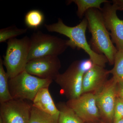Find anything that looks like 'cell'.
Here are the masks:
<instances>
[{"label":"cell","instance_id":"10","mask_svg":"<svg viewBox=\"0 0 123 123\" xmlns=\"http://www.w3.org/2000/svg\"><path fill=\"white\" fill-rule=\"evenodd\" d=\"M117 82L113 78L108 80L102 89L95 94L96 103L101 117L113 122L114 111L117 95Z\"/></svg>","mask_w":123,"mask_h":123},{"label":"cell","instance_id":"17","mask_svg":"<svg viewBox=\"0 0 123 123\" xmlns=\"http://www.w3.org/2000/svg\"><path fill=\"white\" fill-rule=\"evenodd\" d=\"M44 20V14L38 10H30L25 15V24L28 28L31 29H37L42 25Z\"/></svg>","mask_w":123,"mask_h":123},{"label":"cell","instance_id":"1","mask_svg":"<svg viewBox=\"0 0 123 123\" xmlns=\"http://www.w3.org/2000/svg\"><path fill=\"white\" fill-rule=\"evenodd\" d=\"M88 25V21L85 18L74 26L66 25L60 18L55 23L44 25L49 32L59 33L68 37L67 44L68 47L73 49H82L89 55L94 64L105 68L106 63L108 62L106 57L95 52L87 42L86 32Z\"/></svg>","mask_w":123,"mask_h":123},{"label":"cell","instance_id":"26","mask_svg":"<svg viewBox=\"0 0 123 123\" xmlns=\"http://www.w3.org/2000/svg\"><path fill=\"white\" fill-rule=\"evenodd\" d=\"M0 123H2V121H1V120H0Z\"/></svg>","mask_w":123,"mask_h":123},{"label":"cell","instance_id":"2","mask_svg":"<svg viewBox=\"0 0 123 123\" xmlns=\"http://www.w3.org/2000/svg\"><path fill=\"white\" fill-rule=\"evenodd\" d=\"M85 16L88 21V29L92 35L91 47L95 52L105 55L110 64L113 65L118 50L106 28L101 11L97 9H90L86 12Z\"/></svg>","mask_w":123,"mask_h":123},{"label":"cell","instance_id":"4","mask_svg":"<svg viewBox=\"0 0 123 123\" xmlns=\"http://www.w3.org/2000/svg\"><path fill=\"white\" fill-rule=\"evenodd\" d=\"M53 81L52 79H42L33 76L24 70L9 79V90L13 99L33 101L40 89L49 88Z\"/></svg>","mask_w":123,"mask_h":123},{"label":"cell","instance_id":"21","mask_svg":"<svg viewBox=\"0 0 123 123\" xmlns=\"http://www.w3.org/2000/svg\"><path fill=\"white\" fill-rule=\"evenodd\" d=\"M122 119H123V101L117 97L114 111L113 123H116Z\"/></svg>","mask_w":123,"mask_h":123},{"label":"cell","instance_id":"6","mask_svg":"<svg viewBox=\"0 0 123 123\" xmlns=\"http://www.w3.org/2000/svg\"><path fill=\"white\" fill-rule=\"evenodd\" d=\"M85 72L80 61L73 62L64 72L60 74L54 81L61 88V93L68 100L75 99L82 94V81Z\"/></svg>","mask_w":123,"mask_h":123},{"label":"cell","instance_id":"19","mask_svg":"<svg viewBox=\"0 0 123 123\" xmlns=\"http://www.w3.org/2000/svg\"><path fill=\"white\" fill-rule=\"evenodd\" d=\"M113 68L109 70L117 83L123 82V50L118 51L115 55Z\"/></svg>","mask_w":123,"mask_h":123},{"label":"cell","instance_id":"7","mask_svg":"<svg viewBox=\"0 0 123 123\" xmlns=\"http://www.w3.org/2000/svg\"><path fill=\"white\" fill-rule=\"evenodd\" d=\"M32 106L21 99L0 103V120L2 123H29Z\"/></svg>","mask_w":123,"mask_h":123},{"label":"cell","instance_id":"14","mask_svg":"<svg viewBox=\"0 0 123 123\" xmlns=\"http://www.w3.org/2000/svg\"><path fill=\"white\" fill-rule=\"evenodd\" d=\"M110 2L106 0H72L68 1V4L74 2L77 7V14L79 18H82L86 12L90 9H97L101 11L102 4Z\"/></svg>","mask_w":123,"mask_h":123},{"label":"cell","instance_id":"18","mask_svg":"<svg viewBox=\"0 0 123 123\" xmlns=\"http://www.w3.org/2000/svg\"><path fill=\"white\" fill-rule=\"evenodd\" d=\"M58 119L32 106L29 123H58Z\"/></svg>","mask_w":123,"mask_h":123},{"label":"cell","instance_id":"16","mask_svg":"<svg viewBox=\"0 0 123 123\" xmlns=\"http://www.w3.org/2000/svg\"><path fill=\"white\" fill-rule=\"evenodd\" d=\"M8 75L5 70L3 60L0 59V103L13 99L10 93Z\"/></svg>","mask_w":123,"mask_h":123},{"label":"cell","instance_id":"23","mask_svg":"<svg viewBox=\"0 0 123 123\" xmlns=\"http://www.w3.org/2000/svg\"><path fill=\"white\" fill-rule=\"evenodd\" d=\"M117 98H119L123 101V82L117 83Z\"/></svg>","mask_w":123,"mask_h":123},{"label":"cell","instance_id":"15","mask_svg":"<svg viewBox=\"0 0 123 123\" xmlns=\"http://www.w3.org/2000/svg\"><path fill=\"white\" fill-rule=\"evenodd\" d=\"M60 111L58 123H84L72 110L66 103L59 102L56 105Z\"/></svg>","mask_w":123,"mask_h":123},{"label":"cell","instance_id":"22","mask_svg":"<svg viewBox=\"0 0 123 123\" xmlns=\"http://www.w3.org/2000/svg\"><path fill=\"white\" fill-rule=\"evenodd\" d=\"M80 64L82 68L85 73L90 70L94 65L90 59L80 61Z\"/></svg>","mask_w":123,"mask_h":123},{"label":"cell","instance_id":"9","mask_svg":"<svg viewBox=\"0 0 123 123\" xmlns=\"http://www.w3.org/2000/svg\"><path fill=\"white\" fill-rule=\"evenodd\" d=\"M61 68V63L58 56H48L28 61L25 70L40 78L54 80L60 74Z\"/></svg>","mask_w":123,"mask_h":123},{"label":"cell","instance_id":"20","mask_svg":"<svg viewBox=\"0 0 123 123\" xmlns=\"http://www.w3.org/2000/svg\"><path fill=\"white\" fill-rule=\"evenodd\" d=\"M27 30V29L18 28L15 25L0 29V43L6 42L9 40L15 38L26 33Z\"/></svg>","mask_w":123,"mask_h":123},{"label":"cell","instance_id":"5","mask_svg":"<svg viewBox=\"0 0 123 123\" xmlns=\"http://www.w3.org/2000/svg\"><path fill=\"white\" fill-rule=\"evenodd\" d=\"M30 38V46L28 62L48 56H58L68 47V40L39 31L33 33Z\"/></svg>","mask_w":123,"mask_h":123},{"label":"cell","instance_id":"24","mask_svg":"<svg viewBox=\"0 0 123 123\" xmlns=\"http://www.w3.org/2000/svg\"><path fill=\"white\" fill-rule=\"evenodd\" d=\"M112 4L114 5L118 10H123V0H113Z\"/></svg>","mask_w":123,"mask_h":123},{"label":"cell","instance_id":"3","mask_svg":"<svg viewBox=\"0 0 123 123\" xmlns=\"http://www.w3.org/2000/svg\"><path fill=\"white\" fill-rule=\"evenodd\" d=\"M3 64L9 79L25 70L28 62L30 38L25 36L21 39H11L7 41Z\"/></svg>","mask_w":123,"mask_h":123},{"label":"cell","instance_id":"12","mask_svg":"<svg viewBox=\"0 0 123 123\" xmlns=\"http://www.w3.org/2000/svg\"><path fill=\"white\" fill-rule=\"evenodd\" d=\"M110 74L109 70L105 69V68L94 65L84 74L82 81V94L92 93L95 94L99 92L107 81Z\"/></svg>","mask_w":123,"mask_h":123},{"label":"cell","instance_id":"8","mask_svg":"<svg viewBox=\"0 0 123 123\" xmlns=\"http://www.w3.org/2000/svg\"><path fill=\"white\" fill-rule=\"evenodd\" d=\"M66 103L84 122L93 123L101 117L94 94H82L77 98L68 100Z\"/></svg>","mask_w":123,"mask_h":123},{"label":"cell","instance_id":"11","mask_svg":"<svg viewBox=\"0 0 123 123\" xmlns=\"http://www.w3.org/2000/svg\"><path fill=\"white\" fill-rule=\"evenodd\" d=\"M110 2L104 3L101 12L106 28L111 31L112 43L116 44L118 51L123 50V20L118 17L117 8Z\"/></svg>","mask_w":123,"mask_h":123},{"label":"cell","instance_id":"25","mask_svg":"<svg viewBox=\"0 0 123 123\" xmlns=\"http://www.w3.org/2000/svg\"><path fill=\"white\" fill-rule=\"evenodd\" d=\"M115 123H123V119H121L120 120H119L118 122Z\"/></svg>","mask_w":123,"mask_h":123},{"label":"cell","instance_id":"13","mask_svg":"<svg viewBox=\"0 0 123 123\" xmlns=\"http://www.w3.org/2000/svg\"><path fill=\"white\" fill-rule=\"evenodd\" d=\"M48 87L40 89L33 101L32 106L59 119L60 111L51 96Z\"/></svg>","mask_w":123,"mask_h":123}]
</instances>
